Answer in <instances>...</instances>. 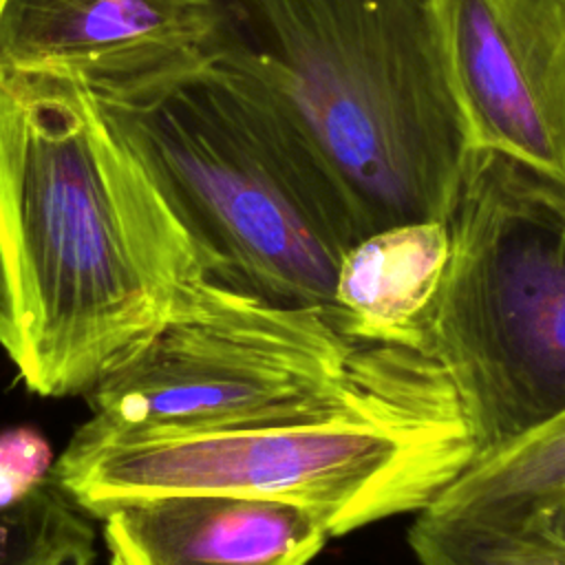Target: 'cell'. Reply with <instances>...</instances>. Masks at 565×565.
<instances>
[{
    "label": "cell",
    "instance_id": "1",
    "mask_svg": "<svg viewBox=\"0 0 565 565\" xmlns=\"http://www.w3.org/2000/svg\"><path fill=\"white\" fill-rule=\"evenodd\" d=\"M210 280L86 86L0 71V349L40 397L86 395Z\"/></svg>",
    "mask_w": 565,
    "mask_h": 565
},
{
    "label": "cell",
    "instance_id": "2",
    "mask_svg": "<svg viewBox=\"0 0 565 565\" xmlns=\"http://www.w3.org/2000/svg\"><path fill=\"white\" fill-rule=\"evenodd\" d=\"M362 391L298 422L177 435L86 419L53 479L93 519L166 494H234L318 512L331 536L426 512L477 459L479 439L444 366L426 351L358 342Z\"/></svg>",
    "mask_w": 565,
    "mask_h": 565
},
{
    "label": "cell",
    "instance_id": "3",
    "mask_svg": "<svg viewBox=\"0 0 565 565\" xmlns=\"http://www.w3.org/2000/svg\"><path fill=\"white\" fill-rule=\"evenodd\" d=\"M216 55L258 79L364 236L446 221L477 150L441 0H223Z\"/></svg>",
    "mask_w": 565,
    "mask_h": 565
},
{
    "label": "cell",
    "instance_id": "4",
    "mask_svg": "<svg viewBox=\"0 0 565 565\" xmlns=\"http://www.w3.org/2000/svg\"><path fill=\"white\" fill-rule=\"evenodd\" d=\"M86 90L163 190L210 278L333 313L340 263L364 232L258 79L207 55Z\"/></svg>",
    "mask_w": 565,
    "mask_h": 565
},
{
    "label": "cell",
    "instance_id": "5",
    "mask_svg": "<svg viewBox=\"0 0 565 565\" xmlns=\"http://www.w3.org/2000/svg\"><path fill=\"white\" fill-rule=\"evenodd\" d=\"M448 232L426 351L455 384L481 459L565 411V183L477 148Z\"/></svg>",
    "mask_w": 565,
    "mask_h": 565
},
{
    "label": "cell",
    "instance_id": "6",
    "mask_svg": "<svg viewBox=\"0 0 565 565\" xmlns=\"http://www.w3.org/2000/svg\"><path fill=\"white\" fill-rule=\"evenodd\" d=\"M355 349L320 307L274 302L210 278L194 305L84 397L93 422L124 433L287 424L355 402Z\"/></svg>",
    "mask_w": 565,
    "mask_h": 565
},
{
    "label": "cell",
    "instance_id": "7",
    "mask_svg": "<svg viewBox=\"0 0 565 565\" xmlns=\"http://www.w3.org/2000/svg\"><path fill=\"white\" fill-rule=\"evenodd\" d=\"M477 148L565 183V0H441Z\"/></svg>",
    "mask_w": 565,
    "mask_h": 565
},
{
    "label": "cell",
    "instance_id": "8",
    "mask_svg": "<svg viewBox=\"0 0 565 565\" xmlns=\"http://www.w3.org/2000/svg\"><path fill=\"white\" fill-rule=\"evenodd\" d=\"M223 29V0H4L0 71L119 82L216 55Z\"/></svg>",
    "mask_w": 565,
    "mask_h": 565
},
{
    "label": "cell",
    "instance_id": "9",
    "mask_svg": "<svg viewBox=\"0 0 565 565\" xmlns=\"http://www.w3.org/2000/svg\"><path fill=\"white\" fill-rule=\"evenodd\" d=\"M108 565H309L331 536L311 508L234 494H166L102 519Z\"/></svg>",
    "mask_w": 565,
    "mask_h": 565
},
{
    "label": "cell",
    "instance_id": "10",
    "mask_svg": "<svg viewBox=\"0 0 565 565\" xmlns=\"http://www.w3.org/2000/svg\"><path fill=\"white\" fill-rule=\"evenodd\" d=\"M448 258L446 221L395 225L360 238L338 269L335 327L355 342L426 351Z\"/></svg>",
    "mask_w": 565,
    "mask_h": 565
},
{
    "label": "cell",
    "instance_id": "11",
    "mask_svg": "<svg viewBox=\"0 0 565 565\" xmlns=\"http://www.w3.org/2000/svg\"><path fill=\"white\" fill-rule=\"evenodd\" d=\"M565 501V411L475 461L426 512L481 523H543Z\"/></svg>",
    "mask_w": 565,
    "mask_h": 565
},
{
    "label": "cell",
    "instance_id": "12",
    "mask_svg": "<svg viewBox=\"0 0 565 565\" xmlns=\"http://www.w3.org/2000/svg\"><path fill=\"white\" fill-rule=\"evenodd\" d=\"M408 545L419 565H565V541L545 521L503 525L419 512Z\"/></svg>",
    "mask_w": 565,
    "mask_h": 565
},
{
    "label": "cell",
    "instance_id": "13",
    "mask_svg": "<svg viewBox=\"0 0 565 565\" xmlns=\"http://www.w3.org/2000/svg\"><path fill=\"white\" fill-rule=\"evenodd\" d=\"M97 534L53 475L0 510V565H93Z\"/></svg>",
    "mask_w": 565,
    "mask_h": 565
},
{
    "label": "cell",
    "instance_id": "14",
    "mask_svg": "<svg viewBox=\"0 0 565 565\" xmlns=\"http://www.w3.org/2000/svg\"><path fill=\"white\" fill-rule=\"evenodd\" d=\"M49 439L31 426L0 433V510L11 508L40 488L53 472Z\"/></svg>",
    "mask_w": 565,
    "mask_h": 565
},
{
    "label": "cell",
    "instance_id": "15",
    "mask_svg": "<svg viewBox=\"0 0 565 565\" xmlns=\"http://www.w3.org/2000/svg\"><path fill=\"white\" fill-rule=\"evenodd\" d=\"M547 525H550V530L558 536V539H563L565 541V501L547 516V521H545Z\"/></svg>",
    "mask_w": 565,
    "mask_h": 565
},
{
    "label": "cell",
    "instance_id": "16",
    "mask_svg": "<svg viewBox=\"0 0 565 565\" xmlns=\"http://www.w3.org/2000/svg\"><path fill=\"white\" fill-rule=\"evenodd\" d=\"M2 7H4V0H0V11H2Z\"/></svg>",
    "mask_w": 565,
    "mask_h": 565
}]
</instances>
